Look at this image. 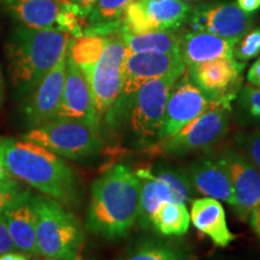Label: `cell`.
<instances>
[{"label":"cell","mask_w":260,"mask_h":260,"mask_svg":"<svg viewBox=\"0 0 260 260\" xmlns=\"http://www.w3.org/2000/svg\"><path fill=\"white\" fill-rule=\"evenodd\" d=\"M125 53V42L121 32L107 35L106 46L88 80L98 122L109 113L121 96Z\"/></svg>","instance_id":"obj_7"},{"label":"cell","mask_w":260,"mask_h":260,"mask_svg":"<svg viewBox=\"0 0 260 260\" xmlns=\"http://www.w3.org/2000/svg\"><path fill=\"white\" fill-rule=\"evenodd\" d=\"M237 5L243 12L253 15L260 9V0H237Z\"/></svg>","instance_id":"obj_36"},{"label":"cell","mask_w":260,"mask_h":260,"mask_svg":"<svg viewBox=\"0 0 260 260\" xmlns=\"http://www.w3.org/2000/svg\"><path fill=\"white\" fill-rule=\"evenodd\" d=\"M121 34L124 39L128 53H139V52L180 53L181 38L178 37L174 29L153 30L138 35L122 31Z\"/></svg>","instance_id":"obj_24"},{"label":"cell","mask_w":260,"mask_h":260,"mask_svg":"<svg viewBox=\"0 0 260 260\" xmlns=\"http://www.w3.org/2000/svg\"><path fill=\"white\" fill-rule=\"evenodd\" d=\"M3 214L15 248L25 255H38L37 213L31 190L10 205L8 209L3 211Z\"/></svg>","instance_id":"obj_18"},{"label":"cell","mask_w":260,"mask_h":260,"mask_svg":"<svg viewBox=\"0 0 260 260\" xmlns=\"http://www.w3.org/2000/svg\"><path fill=\"white\" fill-rule=\"evenodd\" d=\"M240 106L247 118L260 126V87L247 84L240 94Z\"/></svg>","instance_id":"obj_32"},{"label":"cell","mask_w":260,"mask_h":260,"mask_svg":"<svg viewBox=\"0 0 260 260\" xmlns=\"http://www.w3.org/2000/svg\"><path fill=\"white\" fill-rule=\"evenodd\" d=\"M67 57L68 52L31 92V96L24 106V118L29 128H35L57 118L63 95Z\"/></svg>","instance_id":"obj_13"},{"label":"cell","mask_w":260,"mask_h":260,"mask_svg":"<svg viewBox=\"0 0 260 260\" xmlns=\"http://www.w3.org/2000/svg\"><path fill=\"white\" fill-rule=\"evenodd\" d=\"M87 16L71 0H61L56 18V28L68 32L71 38L79 39L84 35Z\"/></svg>","instance_id":"obj_29"},{"label":"cell","mask_w":260,"mask_h":260,"mask_svg":"<svg viewBox=\"0 0 260 260\" xmlns=\"http://www.w3.org/2000/svg\"><path fill=\"white\" fill-rule=\"evenodd\" d=\"M247 81L252 86L260 87V57L249 68L247 73Z\"/></svg>","instance_id":"obj_35"},{"label":"cell","mask_w":260,"mask_h":260,"mask_svg":"<svg viewBox=\"0 0 260 260\" xmlns=\"http://www.w3.org/2000/svg\"><path fill=\"white\" fill-rule=\"evenodd\" d=\"M252 16L243 12L236 3L203 6L190 18L194 31H207L236 41L252 28Z\"/></svg>","instance_id":"obj_15"},{"label":"cell","mask_w":260,"mask_h":260,"mask_svg":"<svg viewBox=\"0 0 260 260\" xmlns=\"http://www.w3.org/2000/svg\"><path fill=\"white\" fill-rule=\"evenodd\" d=\"M181 76L168 75L148 81L128 98L132 109L130 125L140 139L157 138L169 95Z\"/></svg>","instance_id":"obj_8"},{"label":"cell","mask_w":260,"mask_h":260,"mask_svg":"<svg viewBox=\"0 0 260 260\" xmlns=\"http://www.w3.org/2000/svg\"><path fill=\"white\" fill-rule=\"evenodd\" d=\"M35 260H37V259H35Z\"/></svg>","instance_id":"obj_45"},{"label":"cell","mask_w":260,"mask_h":260,"mask_svg":"<svg viewBox=\"0 0 260 260\" xmlns=\"http://www.w3.org/2000/svg\"><path fill=\"white\" fill-rule=\"evenodd\" d=\"M237 149L260 171V129L241 133L235 139Z\"/></svg>","instance_id":"obj_31"},{"label":"cell","mask_w":260,"mask_h":260,"mask_svg":"<svg viewBox=\"0 0 260 260\" xmlns=\"http://www.w3.org/2000/svg\"><path fill=\"white\" fill-rule=\"evenodd\" d=\"M229 104L210 100L205 112L176 134L159 140L148 152L152 154H184L209 148L225 135L229 125Z\"/></svg>","instance_id":"obj_6"},{"label":"cell","mask_w":260,"mask_h":260,"mask_svg":"<svg viewBox=\"0 0 260 260\" xmlns=\"http://www.w3.org/2000/svg\"><path fill=\"white\" fill-rule=\"evenodd\" d=\"M122 260H188L177 247L157 240H145L126 252Z\"/></svg>","instance_id":"obj_27"},{"label":"cell","mask_w":260,"mask_h":260,"mask_svg":"<svg viewBox=\"0 0 260 260\" xmlns=\"http://www.w3.org/2000/svg\"><path fill=\"white\" fill-rule=\"evenodd\" d=\"M191 186L197 193L207 198L225 201L234 206V190L225 167L218 158H200L188 169Z\"/></svg>","instance_id":"obj_17"},{"label":"cell","mask_w":260,"mask_h":260,"mask_svg":"<svg viewBox=\"0 0 260 260\" xmlns=\"http://www.w3.org/2000/svg\"><path fill=\"white\" fill-rule=\"evenodd\" d=\"M190 220L193 225L218 247H228L236 236L228 228L225 211L219 200L201 198L191 200Z\"/></svg>","instance_id":"obj_19"},{"label":"cell","mask_w":260,"mask_h":260,"mask_svg":"<svg viewBox=\"0 0 260 260\" xmlns=\"http://www.w3.org/2000/svg\"><path fill=\"white\" fill-rule=\"evenodd\" d=\"M176 88H172L165 107L162 123L157 139L164 140L176 134L184 125L200 116L210 106V100L189 79L188 69L180 77Z\"/></svg>","instance_id":"obj_11"},{"label":"cell","mask_w":260,"mask_h":260,"mask_svg":"<svg viewBox=\"0 0 260 260\" xmlns=\"http://www.w3.org/2000/svg\"><path fill=\"white\" fill-rule=\"evenodd\" d=\"M187 69L180 53L139 52L125 53L121 96L129 98L142 84L168 75H181Z\"/></svg>","instance_id":"obj_10"},{"label":"cell","mask_w":260,"mask_h":260,"mask_svg":"<svg viewBox=\"0 0 260 260\" xmlns=\"http://www.w3.org/2000/svg\"><path fill=\"white\" fill-rule=\"evenodd\" d=\"M0 159L16 180L60 204L77 197L76 178L69 165L50 149L30 141L0 138Z\"/></svg>","instance_id":"obj_2"},{"label":"cell","mask_w":260,"mask_h":260,"mask_svg":"<svg viewBox=\"0 0 260 260\" xmlns=\"http://www.w3.org/2000/svg\"><path fill=\"white\" fill-rule=\"evenodd\" d=\"M75 260H86V259H83L82 256H81V255H77V256H76V259H75Z\"/></svg>","instance_id":"obj_43"},{"label":"cell","mask_w":260,"mask_h":260,"mask_svg":"<svg viewBox=\"0 0 260 260\" xmlns=\"http://www.w3.org/2000/svg\"><path fill=\"white\" fill-rule=\"evenodd\" d=\"M139 203L136 172L126 165H113L93 183L87 228L105 239H123L138 220Z\"/></svg>","instance_id":"obj_1"},{"label":"cell","mask_w":260,"mask_h":260,"mask_svg":"<svg viewBox=\"0 0 260 260\" xmlns=\"http://www.w3.org/2000/svg\"><path fill=\"white\" fill-rule=\"evenodd\" d=\"M243 68L245 63L234 58H217L191 65L188 75L204 94L212 98L211 100L229 104L233 94L228 92L239 84Z\"/></svg>","instance_id":"obj_14"},{"label":"cell","mask_w":260,"mask_h":260,"mask_svg":"<svg viewBox=\"0 0 260 260\" xmlns=\"http://www.w3.org/2000/svg\"><path fill=\"white\" fill-rule=\"evenodd\" d=\"M0 260H28V256L24 253L11 251L4 253V254H0Z\"/></svg>","instance_id":"obj_39"},{"label":"cell","mask_w":260,"mask_h":260,"mask_svg":"<svg viewBox=\"0 0 260 260\" xmlns=\"http://www.w3.org/2000/svg\"><path fill=\"white\" fill-rule=\"evenodd\" d=\"M219 159L232 181L235 199L233 210L237 218L246 222L252 211L260 205V171L235 149H226Z\"/></svg>","instance_id":"obj_12"},{"label":"cell","mask_w":260,"mask_h":260,"mask_svg":"<svg viewBox=\"0 0 260 260\" xmlns=\"http://www.w3.org/2000/svg\"><path fill=\"white\" fill-rule=\"evenodd\" d=\"M190 14V6L181 0H134L123 15L122 32L145 34L176 29Z\"/></svg>","instance_id":"obj_9"},{"label":"cell","mask_w":260,"mask_h":260,"mask_svg":"<svg viewBox=\"0 0 260 260\" xmlns=\"http://www.w3.org/2000/svg\"><path fill=\"white\" fill-rule=\"evenodd\" d=\"M153 174L170 187L177 203L186 204L191 200L194 195V188L191 186L187 171L178 168L169 167V165H162V167H159Z\"/></svg>","instance_id":"obj_28"},{"label":"cell","mask_w":260,"mask_h":260,"mask_svg":"<svg viewBox=\"0 0 260 260\" xmlns=\"http://www.w3.org/2000/svg\"><path fill=\"white\" fill-rule=\"evenodd\" d=\"M260 56V28L249 29L243 37L236 42L234 47V59L246 61Z\"/></svg>","instance_id":"obj_30"},{"label":"cell","mask_w":260,"mask_h":260,"mask_svg":"<svg viewBox=\"0 0 260 260\" xmlns=\"http://www.w3.org/2000/svg\"><path fill=\"white\" fill-rule=\"evenodd\" d=\"M23 138L44 146L59 157L83 160L99 152V124L76 118H57L31 128Z\"/></svg>","instance_id":"obj_5"},{"label":"cell","mask_w":260,"mask_h":260,"mask_svg":"<svg viewBox=\"0 0 260 260\" xmlns=\"http://www.w3.org/2000/svg\"><path fill=\"white\" fill-rule=\"evenodd\" d=\"M249 223H251V226L253 230L256 233V235L260 237V205L255 207L254 210L252 211L251 214H249Z\"/></svg>","instance_id":"obj_37"},{"label":"cell","mask_w":260,"mask_h":260,"mask_svg":"<svg viewBox=\"0 0 260 260\" xmlns=\"http://www.w3.org/2000/svg\"><path fill=\"white\" fill-rule=\"evenodd\" d=\"M57 117L84 119L99 124L94 112L89 81L80 70V68L70 59L69 54L67 57L63 95H61Z\"/></svg>","instance_id":"obj_16"},{"label":"cell","mask_w":260,"mask_h":260,"mask_svg":"<svg viewBox=\"0 0 260 260\" xmlns=\"http://www.w3.org/2000/svg\"><path fill=\"white\" fill-rule=\"evenodd\" d=\"M15 245L12 242L11 237H10L8 228H6L4 214H3V212H0V254L15 251Z\"/></svg>","instance_id":"obj_34"},{"label":"cell","mask_w":260,"mask_h":260,"mask_svg":"<svg viewBox=\"0 0 260 260\" xmlns=\"http://www.w3.org/2000/svg\"><path fill=\"white\" fill-rule=\"evenodd\" d=\"M37 213V249L44 258L75 260L80 255L84 234L79 220L59 201L34 195Z\"/></svg>","instance_id":"obj_4"},{"label":"cell","mask_w":260,"mask_h":260,"mask_svg":"<svg viewBox=\"0 0 260 260\" xmlns=\"http://www.w3.org/2000/svg\"><path fill=\"white\" fill-rule=\"evenodd\" d=\"M107 37L102 35H83L79 39L71 38L68 47V54L80 70L89 80L92 71L103 54L106 46Z\"/></svg>","instance_id":"obj_26"},{"label":"cell","mask_w":260,"mask_h":260,"mask_svg":"<svg viewBox=\"0 0 260 260\" xmlns=\"http://www.w3.org/2000/svg\"><path fill=\"white\" fill-rule=\"evenodd\" d=\"M3 99V79H2V73H0V103Z\"/></svg>","instance_id":"obj_41"},{"label":"cell","mask_w":260,"mask_h":260,"mask_svg":"<svg viewBox=\"0 0 260 260\" xmlns=\"http://www.w3.org/2000/svg\"><path fill=\"white\" fill-rule=\"evenodd\" d=\"M190 214L186 204L164 203L151 217V225L162 236H182L188 232Z\"/></svg>","instance_id":"obj_25"},{"label":"cell","mask_w":260,"mask_h":260,"mask_svg":"<svg viewBox=\"0 0 260 260\" xmlns=\"http://www.w3.org/2000/svg\"><path fill=\"white\" fill-rule=\"evenodd\" d=\"M11 178H14V177H12L11 175L9 174V171L6 170L5 165L3 164L2 159H0V182H4V181L11 180Z\"/></svg>","instance_id":"obj_40"},{"label":"cell","mask_w":260,"mask_h":260,"mask_svg":"<svg viewBox=\"0 0 260 260\" xmlns=\"http://www.w3.org/2000/svg\"><path fill=\"white\" fill-rule=\"evenodd\" d=\"M134 0H96L95 5L87 17L84 35H107L121 32L123 15Z\"/></svg>","instance_id":"obj_23"},{"label":"cell","mask_w":260,"mask_h":260,"mask_svg":"<svg viewBox=\"0 0 260 260\" xmlns=\"http://www.w3.org/2000/svg\"><path fill=\"white\" fill-rule=\"evenodd\" d=\"M183 3H190V2H197V0H181Z\"/></svg>","instance_id":"obj_44"},{"label":"cell","mask_w":260,"mask_h":260,"mask_svg":"<svg viewBox=\"0 0 260 260\" xmlns=\"http://www.w3.org/2000/svg\"><path fill=\"white\" fill-rule=\"evenodd\" d=\"M140 178V203L138 223L142 229L151 226V217L155 210L164 203H177L170 187L155 176L149 169L136 171Z\"/></svg>","instance_id":"obj_22"},{"label":"cell","mask_w":260,"mask_h":260,"mask_svg":"<svg viewBox=\"0 0 260 260\" xmlns=\"http://www.w3.org/2000/svg\"><path fill=\"white\" fill-rule=\"evenodd\" d=\"M28 191L30 189L24 188L16 178L0 182V212L23 198Z\"/></svg>","instance_id":"obj_33"},{"label":"cell","mask_w":260,"mask_h":260,"mask_svg":"<svg viewBox=\"0 0 260 260\" xmlns=\"http://www.w3.org/2000/svg\"><path fill=\"white\" fill-rule=\"evenodd\" d=\"M44 260H63V259H58V258H45Z\"/></svg>","instance_id":"obj_42"},{"label":"cell","mask_w":260,"mask_h":260,"mask_svg":"<svg viewBox=\"0 0 260 260\" xmlns=\"http://www.w3.org/2000/svg\"><path fill=\"white\" fill-rule=\"evenodd\" d=\"M71 2L79 6V8L83 11V14L88 17L90 11H92L94 5H95L96 0H71Z\"/></svg>","instance_id":"obj_38"},{"label":"cell","mask_w":260,"mask_h":260,"mask_svg":"<svg viewBox=\"0 0 260 260\" xmlns=\"http://www.w3.org/2000/svg\"><path fill=\"white\" fill-rule=\"evenodd\" d=\"M61 0H0V6L19 24L30 28H56Z\"/></svg>","instance_id":"obj_21"},{"label":"cell","mask_w":260,"mask_h":260,"mask_svg":"<svg viewBox=\"0 0 260 260\" xmlns=\"http://www.w3.org/2000/svg\"><path fill=\"white\" fill-rule=\"evenodd\" d=\"M236 42L207 31H190L181 38L180 54L187 67L217 58H234Z\"/></svg>","instance_id":"obj_20"},{"label":"cell","mask_w":260,"mask_h":260,"mask_svg":"<svg viewBox=\"0 0 260 260\" xmlns=\"http://www.w3.org/2000/svg\"><path fill=\"white\" fill-rule=\"evenodd\" d=\"M71 37L57 28L19 24L5 44L9 74L19 93H31L45 75L68 52Z\"/></svg>","instance_id":"obj_3"}]
</instances>
